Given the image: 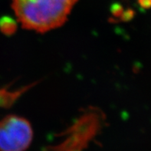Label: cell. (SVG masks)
Wrapping results in <instances>:
<instances>
[{
    "label": "cell",
    "instance_id": "obj_3",
    "mask_svg": "<svg viewBox=\"0 0 151 151\" xmlns=\"http://www.w3.org/2000/svg\"><path fill=\"white\" fill-rule=\"evenodd\" d=\"M33 84L23 87L17 90H9L7 88H0V107H9L13 105L25 92L29 91Z\"/></svg>",
    "mask_w": 151,
    "mask_h": 151
},
{
    "label": "cell",
    "instance_id": "obj_2",
    "mask_svg": "<svg viewBox=\"0 0 151 151\" xmlns=\"http://www.w3.org/2000/svg\"><path fill=\"white\" fill-rule=\"evenodd\" d=\"M32 137V126L24 117L9 115L0 121V151H25Z\"/></svg>",
    "mask_w": 151,
    "mask_h": 151
},
{
    "label": "cell",
    "instance_id": "obj_1",
    "mask_svg": "<svg viewBox=\"0 0 151 151\" xmlns=\"http://www.w3.org/2000/svg\"><path fill=\"white\" fill-rule=\"evenodd\" d=\"M24 29L44 33L61 26L78 0H12Z\"/></svg>",
    "mask_w": 151,
    "mask_h": 151
},
{
    "label": "cell",
    "instance_id": "obj_4",
    "mask_svg": "<svg viewBox=\"0 0 151 151\" xmlns=\"http://www.w3.org/2000/svg\"><path fill=\"white\" fill-rule=\"evenodd\" d=\"M140 6L144 9H149L151 7V0H138Z\"/></svg>",
    "mask_w": 151,
    "mask_h": 151
}]
</instances>
